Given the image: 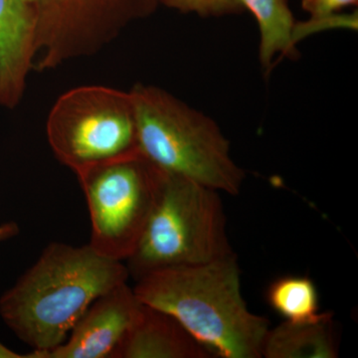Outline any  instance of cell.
<instances>
[{"instance_id": "obj_7", "label": "cell", "mask_w": 358, "mask_h": 358, "mask_svg": "<svg viewBox=\"0 0 358 358\" xmlns=\"http://www.w3.org/2000/svg\"><path fill=\"white\" fill-rule=\"evenodd\" d=\"M143 303L128 282L101 294L80 317L62 345L26 358H112L140 315Z\"/></svg>"}, {"instance_id": "obj_2", "label": "cell", "mask_w": 358, "mask_h": 358, "mask_svg": "<svg viewBox=\"0 0 358 358\" xmlns=\"http://www.w3.org/2000/svg\"><path fill=\"white\" fill-rule=\"evenodd\" d=\"M129 278L126 264L89 244L55 242L2 294L0 315L33 350L48 352L64 343L96 299Z\"/></svg>"}, {"instance_id": "obj_8", "label": "cell", "mask_w": 358, "mask_h": 358, "mask_svg": "<svg viewBox=\"0 0 358 358\" xmlns=\"http://www.w3.org/2000/svg\"><path fill=\"white\" fill-rule=\"evenodd\" d=\"M36 16L26 0H0V107L15 109L34 66Z\"/></svg>"}, {"instance_id": "obj_11", "label": "cell", "mask_w": 358, "mask_h": 358, "mask_svg": "<svg viewBox=\"0 0 358 358\" xmlns=\"http://www.w3.org/2000/svg\"><path fill=\"white\" fill-rule=\"evenodd\" d=\"M252 13L260 33L259 61L268 72L278 54L293 59L298 41L296 23L288 0H238Z\"/></svg>"}, {"instance_id": "obj_15", "label": "cell", "mask_w": 358, "mask_h": 358, "mask_svg": "<svg viewBox=\"0 0 358 358\" xmlns=\"http://www.w3.org/2000/svg\"><path fill=\"white\" fill-rule=\"evenodd\" d=\"M357 3L358 0H301V8L310 14V20H322Z\"/></svg>"}, {"instance_id": "obj_4", "label": "cell", "mask_w": 358, "mask_h": 358, "mask_svg": "<svg viewBox=\"0 0 358 358\" xmlns=\"http://www.w3.org/2000/svg\"><path fill=\"white\" fill-rule=\"evenodd\" d=\"M147 225L126 261L138 281L160 268L210 262L232 254L221 193L162 171Z\"/></svg>"}, {"instance_id": "obj_13", "label": "cell", "mask_w": 358, "mask_h": 358, "mask_svg": "<svg viewBox=\"0 0 358 358\" xmlns=\"http://www.w3.org/2000/svg\"><path fill=\"white\" fill-rule=\"evenodd\" d=\"M40 20L66 23L89 20L122 10L143 0H26Z\"/></svg>"}, {"instance_id": "obj_5", "label": "cell", "mask_w": 358, "mask_h": 358, "mask_svg": "<svg viewBox=\"0 0 358 358\" xmlns=\"http://www.w3.org/2000/svg\"><path fill=\"white\" fill-rule=\"evenodd\" d=\"M162 173L138 150L75 173L88 205L92 248L128 260L154 208Z\"/></svg>"}, {"instance_id": "obj_3", "label": "cell", "mask_w": 358, "mask_h": 358, "mask_svg": "<svg viewBox=\"0 0 358 358\" xmlns=\"http://www.w3.org/2000/svg\"><path fill=\"white\" fill-rule=\"evenodd\" d=\"M138 152L164 173L236 196L246 173L217 122L166 90L138 83L129 91Z\"/></svg>"}, {"instance_id": "obj_10", "label": "cell", "mask_w": 358, "mask_h": 358, "mask_svg": "<svg viewBox=\"0 0 358 358\" xmlns=\"http://www.w3.org/2000/svg\"><path fill=\"white\" fill-rule=\"evenodd\" d=\"M334 315L324 313L319 320L308 322L288 320L268 329L262 346L265 358H336L338 343Z\"/></svg>"}, {"instance_id": "obj_9", "label": "cell", "mask_w": 358, "mask_h": 358, "mask_svg": "<svg viewBox=\"0 0 358 358\" xmlns=\"http://www.w3.org/2000/svg\"><path fill=\"white\" fill-rule=\"evenodd\" d=\"M211 357L173 317L145 303L112 355V358Z\"/></svg>"}, {"instance_id": "obj_16", "label": "cell", "mask_w": 358, "mask_h": 358, "mask_svg": "<svg viewBox=\"0 0 358 358\" xmlns=\"http://www.w3.org/2000/svg\"><path fill=\"white\" fill-rule=\"evenodd\" d=\"M20 233V227L14 222H7L0 225V242L15 237Z\"/></svg>"}, {"instance_id": "obj_6", "label": "cell", "mask_w": 358, "mask_h": 358, "mask_svg": "<svg viewBox=\"0 0 358 358\" xmlns=\"http://www.w3.org/2000/svg\"><path fill=\"white\" fill-rule=\"evenodd\" d=\"M46 134L56 159L73 173L138 150L129 92L100 85L59 96L47 117Z\"/></svg>"}, {"instance_id": "obj_12", "label": "cell", "mask_w": 358, "mask_h": 358, "mask_svg": "<svg viewBox=\"0 0 358 358\" xmlns=\"http://www.w3.org/2000/svg\"><path fill=\"white\" fill-rule=\"evenodd\" d=\"M267 301L275 313L291 322L319 320V294L315 282L306 275H285L268 286Z\"/></svg>"}, {"instance_id": "obj_14", "label": "cell", "mask_w": 358, "mask_h": 358, "mask_svg": "<svg viewBox=\"0 0 358 358\" xmlns=\"http://www.w3.org/2000/svg\"><path fill=\"white\" fill-rule=\"evenodd\" d=\"M162 6L200 17H221L242 13L243 7L238 0H164Z\"/></svg>"}, {"instance_id": "obj_17", "label": "cell", "mask_w": 358, "mask_h": 358, "mask_svg": "<svg viewBox=\"0 0 358 358\" xmlns=\"http://www.w3.org/2000/svg\"><path fill=\"white\" fill-rule=\"evenodd\" d=\"M0 358H25V355L14 352L13 350H9L0 343Z\"/></svg>"}, {"instance_id": "obj_1", "label": "cell", "mask_w": 358, "mask_h": 358, "mask_svg": "<svg viewBox=\"0 0 358 358\" xmlns=\"http://www.w3.org/2000/svg\"><path fill=\"white\" fill-rule=\"evenodd\" d=\"M133 289L141 303L178 320L212 357L262 358L270 320L249 310L235 252L154 271Z\"/></svg>"}]
</instances>
